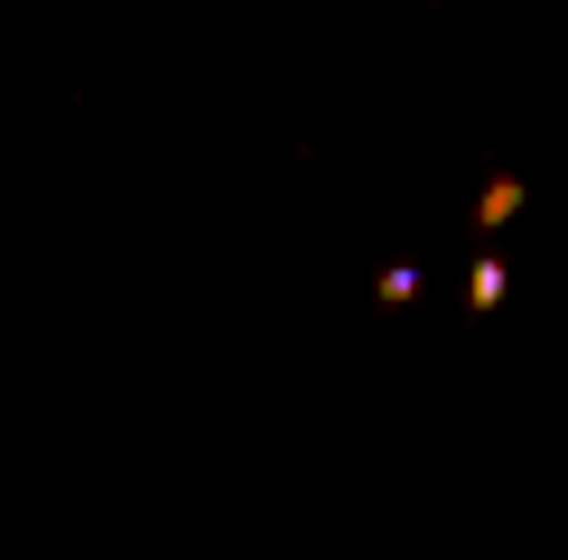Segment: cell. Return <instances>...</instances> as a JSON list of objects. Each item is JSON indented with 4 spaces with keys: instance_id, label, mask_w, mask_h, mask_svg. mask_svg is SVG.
Instances as JSON below:
<instances>
[{
    "instance_id": "cell-1",
    "label": "cell",
    "mask_w": 568,
    "mask_h": 560,
    "mask_svg": "<svg viewBox=\"0 0 568 560\" xmlns=\"http://www.w3.org/2000/svg\"><path fill=\"white\" fill-rule=\"evenodd\" d=\"M504 290H513V271H504V262H476V271H466V309H494Z\"/></svg>"
},
{
    "instance_id": "cell-2",
    "label": "cell",
    "mask_w": 568,
    "mask_h": 560,
    "mask_svg": "<svg viewBox=\"0 0 568 560\" xmlns=\"http://www.w3.org/2000/svg\"><path fill=\"white\" fill-rule=\"evenodd\" d=\"M513 206H523V178H494V187H485V197H476V224H504V216H513Z\"/></svg>"
}]
</instances>
